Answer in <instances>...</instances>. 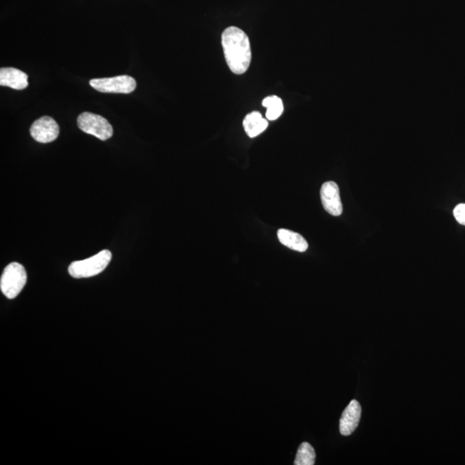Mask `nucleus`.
<instances>
[{
    "mask_svg": "<svg viewBox=\"0 0 465 465\" xmlns=\"http://www.w3.org/2000/svg\"><path fill=\"white\" fill-rule=\"evenodd\" d=\"M222 45L226 62L232 73L245 74L252 60L251 44L247 34L234 26L227 28L222 35Z\"/></svg>",
    "mask_w": 465,
    "mask_h": 465,
    "instance_id": "f257e3e1",
    "label": "nucleus"
},
{
    "mask_svg": "<svg viewBox=\"0 0 465 465\" xmlns=\"http://www.w3.org/2000/svg\"><path fill=\"white\" fill-rule=\"evenodd\" d=\"M112 258V252L103 250L89 259L79 260L72 263L68 272L74 278L94 277L104 271Z\"/></svg>",
    "mask_w": 465,
    "mask_h": 465,
    "instance_id": "f03ea898",
    "label": "nucleus"
},
{
    "mask_svg": "<svg viewBox=\"0 0 465 465\" xmlns=\"http://www.w3.org/2000/svg\"><path fill=\"white\" fill-rule=\"evenodd\" d=\"M27 282V274L21 264L11 263L4 270L0 279V289L9 299H14L20 294Z\"/></svg>",
    "mask_w": 465,
    "mask_h": 465,
    "instance_id": "7ed1b4c3",
    "label": "nucleus"
},
{
    "mask_svg": "<svg viewBox=\"0 0 465 465\" xmlns=\"http://www.w3.org/2000/svg\"><path fill=\"white\" fill-rule=\"evenodd\" d=\"M78 126L86 134L107 141L113 135V128L105 117L93 113L84 112L78 117Z\"/></svg>",
    "mask_w": 465,
    "mask_h": 465,
    "instance_id": "20e7f679",
    "label": "nucleus"
},
{
    "mask_svg": "<svg viewBox=\"0 0 465 465\" xmlns=\"http://www.w3.org/2000/svg\"><path fill=\"white\" fill-rule=\"evenodd\" d=\"M90 85L100 93L128 94L134 92L136 81L128 75L112 78L90 79Z\"/></svg>",
    "mask_w": 465,
    "mask_h": 465,
    "instance_id": "39448f33",
    "label": "nucleus"
},
{
    "mask_svg": "<svg viewBox=\"0 0 465 465\" xmlns=\"http://www.w3.org/2000/svg\"><path fill=\"white\" fill-rule=\"evenodd\" d=\"M59 134V126L50 116L41 117L30 128V135L35 141L40 143L54 142L58 138Z\"/></svg>",
    "mask_w": 465,
    "mask_h": 465,
    "instance_id": "423d86ee",
    "label": "nucleus"
},
{
    "mask_svg": "<svg viewBox=\"0 0 465 465\" xmlns=\"http://www.w3.org/2000/svg\"><path fill=\"white\" fill-rule=\"evenodd\" d=\"M321 199L325 210L335 217H339L343 213L342 200H340L338 184L330 181L323 184L321 188Z\"/></svg>",
    "mask_w": 465,
    "mask_h": 465,
    "instance_id": "0eeeda50",
    "label": "nucleus"
},
{
    "mask_svg": "<svg viewBox=\"0 0 465 465\" xmlns=\"http://www.w3.org/2000/svg\"><path fill=\"white\" fill-rule=\"evenodd\" d=\"M361 412V406L358 400H351L339 421V432L343 436H349L356 430L360 421Z\"/></svg>",
    "mask_w": 465,
    "mask_h": 465,
    "instance_id": "6e6552de",
    "label": "nucleus"
},
{
    "mask_svg": "<svg viewBox=\"0 0 465 465\" xmlns=\"http://www.w3.org/2000/svg\"><path fill=\"white\" fill-rule=\"evenodd\" d=\"M0 86L15 90H24L28 86V75L14 67L0 69Z\"/></svg>",
    "mask_w": 465,
    "mask_h": 465,
    "instance_id": "1a4fd4ad",
    "label": "nucleus"
},
{
    "mask_svg": "<svg viewBox=\"0 0 465 465\" xmlns=\"http://www.w3.org/2000/svg\"><path fill=\"white\" fill-rule=\"evenodd\" d=\"M278 238L283 245L292 249L294 251L304 252L309 248L307 241L301 234L290 231L288 229H279Z\"/></svg>",
    "mask_w": 465,
    "mask_h": 465,
    "instance_id": "9d476101",
    "label": "nucleus"
},
{
    "mask_svg": "<svg viewBox=\"0 0 465 465\" xmlns=\"http://www.w3.org/2000/svg\"><path fill=\"white\" fill-rule=\"evenodd\" d=\"M243 127L249 137H256L267 130L268 121L263 119L262 115L259 112H252L245 116L243 121Z\"/></svg>",
    "mask_w": 465,
    "mask_h": 465,
    "instance_id": "9b49d317",
    "label": "nucleus"
},
{
    "mask_svg": "<svg viewBox=\"0 0 465 465\" xmlns=\"http://www.w3.org/2000/svg\"><path fill=\"white\" fill-rule=\"evenodd\" d=\"M262 105L267 109L266 116L267 119L270 121L277 120L283 112L282 100L277 96H269L264 98Z\"/></svg>",
    "mask_w": 465,
    "mask_h": 465,
    "instance_id": "f8f14e48",
    "label": "nucleus"
},
{
    "mask_svg": "<svg viewBox=\"0 0 465 465\" xmlns=\"http://www.w3.org/2000/svg\"><path fill=\"white\" fill-rule=\"evenodd\" d=\"M316 463V452L307 442L301 444L297 453L295 465H313Z\"/></svg>",
    "mask_w": 465,
    "mask_h": 465,
    "instance_id": "ddd939ff",
    "label": "nucleus"
},
{
    "mask_svg": "<svg viewBox=\"0 0 465 465\" xmlns=\"http://www.w3.org/2000/svg\"><path fill=\"white\" fill-rule=\"evenodd\" d=\"M453 215L459 224L465 226V203L457 204L453 210Z\"/></svg>",
    "mask_w": 465,
    "mask_h": 465,
    "instance_id": "4468645a",
    "label": "nucleus"
}]
</instances>
